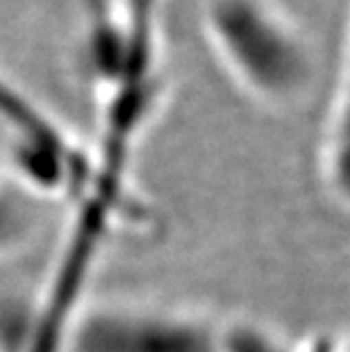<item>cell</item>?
I'll return each mask as SVG.
<instances>
[{
  "instance_id": "obj_1",
  "label": "cell",
  "mask_w": 350,
  "mask_h": 352,
  "mask_svg": "<svg viewBox=\"0 0 350 352\" xmlns=\"http://www.w3.org/2000/svg\"><path fill=\"white\" fill-rule=\"evenodd\" d=\"M162 0H85V66L102 160L130 162L164 94Z\"/></svg>"
},
{
  "instance_id": "obj_2",
  "label": "cell",
  "mask_w": 350,
  "mask_h": 352,
  "mask_svg": "<svg viewBox=\"0 0 350 352\" xmlns=\"http://www.w3.org/2000/svg\"><path fill=\"white\" fill-rule=\"evenodd\" d=\"M207 41L228 78L264 107H294L314 82V55L275 0H205Z\"/></svg>"
},
{
  "instance_id": "obj_3",
  "label": "cell",
  "mask_w": 350,
  "mask_h": 352,
  "mask_svg": "<svg viewBox=\"0 0 350 352\" xmlns=\"http://www.w3.org/2000/svg\"><path fill=\"white\" fill-rule=\"evenodd\" d=\"M221 320L187 305L102 298L85 300L64 352H221Z\"/></svg>"
},
{
  "instance_id": "obj_4",
  "label": "cell",
  "mask_w": 350,
  "mask_h": 352,
  "mask_svg": "<svg viewBox=\"0 0 350 352\" xmlns=\"http://www.w3.org/2000/svg\"><path fill=\"white\" fill-rule=\"evenodd\" d=\"M0 125L10 132L19 173L36 189L73 196L87 179L85 155L50 116L0 76Z\"/></svg>"
},
{
  "instance_id": "obj_5",
  "label": "cell",
  "mask_w": 350,
  "mask_h": 352,
  "mask_svg": "<svg viewBox=\"0 0 350 352\" xmlns=\"http://www.w3.org/2000/svg\"><path fill=\"white\" fill-rule=\"evenodd\" d=\"M125 193H128V186L121 182H114V179H105V177H91L71 198L73 202L71 228L66 232V241L62 245V254L57 257L55 268L78 277L82 282V289H85L91 264L98 257L100 245L105 241V234L109 232L111 223L118 219ZM73 320H76V316H73ZM66 336H69V332H66ZM64 348H66V339L53 352H64Z\"/></svg>"
},
{
  "instance_id": "obj_6",
  "label": "cell",
  "mask_w": 350,
  "mask_h": 352,
  "mask_svg": "<svg viewBox=\"0 0 350 352\" xmlns=\"http://www.w3.org/2000/svg\"><path fill=\"white\" fill-rule=\"evenodd\" d=\"M348 50L341 55V71L330 104L323 116L321 137H318V179L325 193L341 209L348 207Z\"/></svg>"
},
{
  "instance_id": "obj_7",
  "label": "cell",
  "mask_w": 350,
  "mask_h": 352,
  "mask_svg": "<svg viewBox=\"0 0 350 352\" xmlns=\"http://www.w3.org/2000/svg\"><path fill=\"white\" fill-rule=\"evenodd\" d=\"M21 234H23V214H19V209L5 198L0 189V252L19 241Z\"/></svg>"
},
{
  "instance_id": "obj_8",
  "label": "cell",
  "mask_w": 350,
  "mask_h": 352,
  "mask_svg": "<svg viewBox=\"0 0 350 352\" xmlns=\"http://www.w3.org/2000/svg\"><path fill=\"white\" fill-rule=\"evenodd\" d=\"M292 352H348L346 336L330 332H316L303 339L292 341Z\"/></svg>"
}]
</instances>
